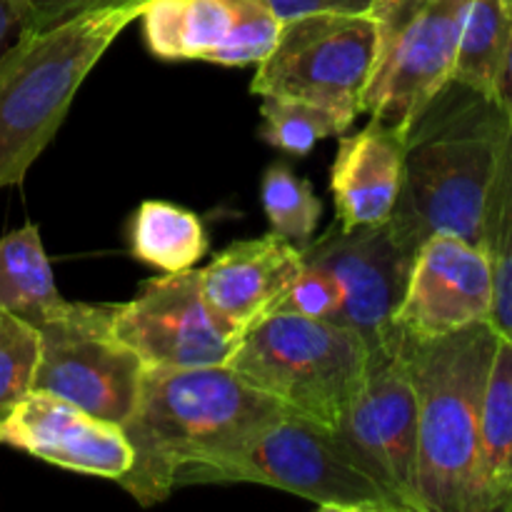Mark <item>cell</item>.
I'll return each instance as SVG.
<instances>
[{
	"label": "cell",
	"mask_w": 512,
	"mask_h": 512,
	"mask_svg": "<svg viewBox=\"0 0 512 512\" xmlns=\"http://www.w3.org/2000/svg\"><path fill=\"white\" fill-rule=\"evenodd\" d=\"M260 200L270 223V233L288 240L295 248H305L315 238L323 203L313 193L308 180L298 178L288 165L273 163L265 170Z\"/></svg>",
	"instance_id": "24"
},
{
	"label": "cell",
	"mask_w": 512,
	"mask_h": 512,
	"mask_svg": "<svg viewBox=\"0 0 512 512\" xmlns=\"http://www.w3.org/2000/svg\"><path fill=\"white\" fill-rule=\"evenodd\" d=\"M140 10H98L48 30H23L0 55V190L23 183L83 80Z\"/></svg>",
	"instance_id": "4"
},
{
	"label": "cell",
	"mask_w": 512,
	"mask_h": 512,
	"mask_svg": "<svg viewBox=\"0 0 512 512\" xmlns=\"http://www.w3.org/2000/svg\"><path fill=\"white\" fill-rule=\"evenodd\" d=\"M478 468L485 512H512V335H498L490 363Z\"/></svg>",
	"instance_id": "18"
},
{
	"label": "cell",
	"mask_w": 512,
	"mask_h": 512,
	"mask_svg": "<svg viewBox=\"0 0 512 512\" xmlns=\"http://www.w3.org/2000/svg\"><path fill=\"white\" fill-rule=\"evenodd\" d=\"M473 0H378L380 45L363 113L408 135L425 105L453 78Z\"/></svg>",
	"instance_id": "8"
},
{
	"label": "cell",
	"mask_w": 512,
	"mask_h": 512,
	"mask_svg": "<svg viewBox=\"0 0 512 512\" xmlns=\"http://www.w3.org/2000/svg\"><path fill=\"white\" fill-rule=\"evenodd\" d=\"M260 113H263L260 138L273 148L298 155V158L308 155L320 140L333 138V135L340 138L355 123V115L343 113V110L323 108L308 100L283 98V95H265Z\"/></svg>",
	"instance_id": "23"
},
{
	"label": "cell",
	"mask_w": 512,
	"mask_h": 512,
	"mask_svg": "<svg viewBox=\"0 0 512 512\" xmlns=\"http://www.w3.org/2000/svg\"><path fill=\"white\" fill-rule=\"evenodd\" d=\"M263 3L280 23H288V20L318 13L373 15L378 0H263Z\"/></svg>",
	"instance_id": "28"
},
{
	"label": "cell",
	"mask_w": 512,
	"mask_h": 512,
	"mask_svg": "<svg viewBox=\"0 0 512 512\" xmlns=\"http://www.w3.org/2000/svg\"><path fill=\"white\" fill-rule=\"evenodd\" d=\"M340 310V293L335 290L333 280L318 270L315 265L305 263L298 273L295 283L290 285L288 293L278 303L275 313H293L313 320H338Z\"/></svg>",
	"instance_id": "26"
},
{
	"label": "cell",
	"mask_w": 512,
	"mask_h": 512,
	"mask_svg": "<svg viewBox=\"0 0 512 512\" xmlns=\"http://www.w3.org/2000/svg\"><path fill=\"white\" fill-rule=\"evenodd\" d=\"M510 35V13L500 0H473L455 55L453 80L493 98Z\"/></svg>",
	"instance_id": "22"
},
{
	"label": "cell",
	"mask_w": 512,
	"mask_h": 512,
	"mask_svg": "<svg viewBox=\"0 0 512 512\" xmlns=\"http://www.w3.org/2000/svg\"><path fill=\"white\" fill-rule=\"evenodd\" d=\"M300 250L305 263L323 270L340 293L335 323L355 330L368 350L385 348L400 338L395 310L415 258L398 248L388 225L343 230L333 223Z\"/></svg>",
	"instance_id": "12"
},
{
	"label": "cell",
	"mask_w": 512,
	"mask_h": 512,
	"mask_svg": "<svg viewBox=\"0 0 512 512\" xmlns=\"http://www.w3.org/2000/svg\"><path fill=\"white\" fill-rule=\"evenodd\" d=\"M493 270L483 248L458 235H433L420 245L410 268L395 328L428 340L473 323H490Z\"/></svg>",
	"instance_id": "14"
},
{
	"label": "cell",
	"mask_w": 512,
	"mask_h": 512,
	"mask_svg": "<svg viewBox=\"0 0 512 512\" xmlns=\"http://www.w3.org/2000/svg\"><path fill=\"white\" fill-rule=\"evenodd\" d=\"M403 345L418 403L420 503L425 512H485L480 413L498 330L473 323L428 340L403 335Z\"/></svg>",
	"instance_id": "3"
},
{
	"label": "cell",
	"mask_w": 512,
	"mask_h": 512,
	"mask_svg": "<svg viewBox=\"0 0 512 512\" xmlns=\"http://www.w3.org/2000/svg\"><path fill=\"white\" fill-rule=\"evenodd\" d=\"M68 300L58 293L40 228L25 223L0 240V308L35 330L58 315Z\"/></svg>",
	"instance_id": "19"
},
{
	"label": "cell",
	"mask_w": 512,
	"mask_h": 512,
	"mask_svg": "<svg viewBox=\"0 0 512 512\" xmlns=\"http://www.w3.org/2000/svg\"><path fill=\"white\" fill-rule=\"evenodd\" d=\"M333 430L405 512H425L418 493V403L403 335L370 350L363 385Z\"/></svg>",
	"instance_id": "10"
},
{
	"label": "cell",
	"mask_w": 512,
	"mask_h": 512,
	"mask_svg": "<svg viewBox=\"0 0 512 512\" xmlns=\"http://www.w3.org/2000/svg\"><path fill=\"white\" fill-rule=\"evenodd\" d=\"M110 315L145 370L225 368L240 343L208 308L195 268L145 280L138 298L110 305Z\"/></svg>",
	"instance_id": "11"
},
{
	"label": "cell",
	"mask_w": 512,
	"mask_h": 512,
	"mask_svg": "<svg viewBox=\"0 0 512 512\" xmlns=\"http://www.w3.org/2000/svg\"><path fill=\"white\" fill-rule=\"evenodd\" d=\"M303 270V250L275 233L238 240L198 270L200 290L215 318L243 338L255 323L275 313Z\"/></svg>",
	"instance_id": "16"
},
{
	"label": "cell",
	"mask_w": 512,
	"mask_h": 512,
	"mask_svg": "<svg viewBox=\"0 0 512 512\" xmlns=\"http://www.w3.org/2000/svg\"><path fill=\"white\" fill-rule=\"evenodd\" d=\"M38 355V330L0 308V420L33 390Z\"/></svg>",
	"instance_id": "25"
},
{
	"label": "cell",
	"mask_w": 512,
	"mask_h": 512,
	"mask_svg": "<svg viewBox=\"0 0 512 512\" xmlns=\"http://www.w3.org/2000/svg\"><path fill=\"white\" fill-rule=\"evenodd\" d=\"M130 255L163 273L193 270L210 248L208 230L193 210L168 200H145L128 223Z\"/></svg>",
	"instance_id": "20"
},
{
	"label": "cell",
	"mask_w": 512,
	"mask_h": 512,
	"mask_svg": "<svg viewBox=\"0 0 512 512\" xmlns=\"http://www.w3.org/2000/svg\"><path fill=\"white\" fill-rule=\"evenodd\" d=\"M480 248L493 270V313L498 335H512V125L500 148L480 220Z\"/></svg>",
	"instance_id": "21"
},
{
	"label": "cell",
	"mask_w": 512,
	"mask_h": 512,
	"mask_svg": "<svg viewBox=\"0 0 512 512\" xmlns=\"http://www.w3.org/2000/svg\"><path fill=\"white\" fill-rule=\"evenodd\" d=\"M405 138L403 130L375 118L358 133L340 135L330 168V195L340 228L388 223L403 188Z\"/></svg>",
	"instance_id": "17"
},
{
	"label": "cell",
	"mask_w": 512,
	"mask_h": 512,
	"mask_svg": "<svg viewBox=\"0 0 512 512\" xmlns=\"http://www.w3.org/2000/svg\"><path fill=\"white\" fill-rule=\"evenodd\" d=\"M148 0H28L25 3L23 30H48L85 13L110 8H143ZM20 30V33H23Z\"/></svg>",
	"instance_id": "27"
},
{
	"label": "cell",
	"mask_w": 512,
	"mask_h": 512,
	"mask_svg": "<svg viewBox=\"0 0 512 512\" xmlns=\"http://www.w3.org/2000/svg\"><path fill=\"white\" fill-rule=\"evenodd\" d=\"M205 483L268 485L333 512H405L348 453L333 428L290 410L265 423L240 448L180 470L175 488Z\"/></svg>",
	"instance_id": "5"
},
{
	"label": "cell",
	"mask_w": 512,
	"mask_h": 512,
	"mask_svg": "<svg viewBox=\"0 0 512 512\" xmlns=\"http://www.w3.org/2000/svg\"><path fill=\"white\" fill-rule=\"evenodd\" d=\"M500 3H503V8L508 10V13L512 15V0H500Z\"/></svg>",
	"instance_id": "31"
},
{
	"label": "cell",
	"mask_w": 512,
	"mask_h": 512,
	"mask_svg": "<svg viewBox=\"0 0 512 512\" xmlns=\"http://www.w3.org/2000/svg\"><path fill=\"white\" fill-rule=\"evenodd\" d=\"M25 3L28 0H0V55L15 43L23 30Z\"/></svg>",
	"instance_id": "29"
},
{
	"label": "cell",
	"mask_w": 512,
	"mask_h": 512,
	"mask_svg": "<svg viewBox=\"0 0 512 512\" xmlns=\"http://www.w3.org/2000/svg\"><path fill=\"white\" fill-rule=\"evenodd\" d=\"M0 445L45 460L78 475L118 483L133 463L123 425L85 413L58 395L30 390L3 420Z\"/></svg>",
	"instance_id": "15"
},
{
	"label": "cell",
	"mask_w": 512,
	"mask_h": 512,
	"mask_svg": "<svg viewBox=\"0 0 512 512\" xmlns=\"http://www.w3.org/2000/svg\"><path fill=\"white\" fill-rule=\"evenodd\" d=\"M138 20L155 58L228 68L258 65L283 28L263 0H148Z\"/></svg>",
	"instance_id": "13"
},
{
	"label": "cell",
	"mask_w": 512,
	"mask_h": 512,
	"mask_svg": "<svg viewBox=\"0 0 512 512\" xmlns=\"http://www.w3.org/2000/svg\"><path fill=\"white\" fill-rule=\"evenodd\" d=\"M285 410L230 368L145 370L138 403L123 423L133 463L118 485L140 505L163 503L180 470L240 448Z\"/></svg>",
	"instance_id": "2"
},
{
	"label": "cell",
	"mask_w": 512,
	"mask_h": 512,
	"mask_svg": "<svg viewBox=\"0 0 512 512\" xmlns=\"http://www.w3.org/2000/svg\"><path fill=\"white\" fill-rule=\"evenodd\" d=\"M38 335L33 390L58 395L108 423L123 425L130 418L145 365L115 333L110 305L68 300Z\"/></svg>",
	"instance_id": "9"
},
{
	"label": "cell",
	"mask_w": 512,
	"mask_h": 512,
	"mask_svg": "<svg viewBox=\"0 0 512 512\" xmlns=\"http://www.w3.org/2000/svg\"><path fill=\"white\" fill-rule=\"evenodd\" d=\"M378 45L375 15L318 13L288 20L270 53L258 63L250 90L260 98L308 100L358 118Z\"/></svg>",
	"instance_id": "7"
},
{
	"label": "cell",
	"mask_w": 512,
	"mask_h": 512,
	"mask_svg": "<svg viewBox=\"0 0 512 512\" xmlns=\"http://www.w3.org/2000/svg\"><path fill=\"white\" fill-rule=\"evenodd\" d=\"M368 343L348 325L273 313L240 338L225 368L290 413L335 428L368 373Z\"/></svg>",
	"instance_id": "6"
},
{
	"label": "cell",
	"mask_w": 512,
	"mask_h": 512,
	"mask_svg": "<svg viewBox=\"0 0 512 512\" xmlns=\"http://www.w3.org/2000/svg\"><path fill=\"white\" fill-rule=\"evenodd\" d=\"M510 130L495 98L450 78L410 125L403 188L385 225L415 258L433 235H458L480 248V220L500 148Z\"/></svg>",
	"instance_id": "1"
},
{
	"label": "cell",
	"mask_w": 512,
	"mask_h": 512,
	"mask_svg": "<svg viewBox=\"0 0 512 512\" xmlns=\"http://www.w3.org/2000/svg\"><path fill=\"white\" fill-rule=\"evenodd\" d=\"M493 98H495V103L505 110V115H508V120L512 125V15H510L508 45H505V55H503V63H500L498 78H495Z\"/></svg>",
	"instance_id": "30"
}]
</instances>
